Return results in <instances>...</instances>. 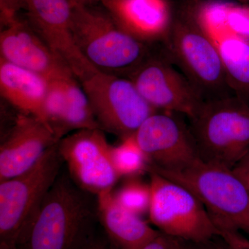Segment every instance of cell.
Listing matches in <instances>:
<instances>
[{
  "mask_svg": "<svg viewBox=\"0 0 249 249\" xmlns=\"http://www.w3.org/2000/svg\"><path fill=\"white\" fill-rule=\"evenodd\" d=\"M96 196L60 174L18 240V249H78L94 232Z\"/></svg>",
  "mask_w": 249,
  "mask_h": 249,
  "instance_id": "obj_1",
  "label": "cell"
},
{
  "mask_svg": "<svg viewBox=\"0 0 249 249\" xmlns=\"http://www.w3.org/2000/svg\"><path fill=\"white\" fill-rule=\"evenodd\" d=\"M72 31L88 61L99 71L116 76L127 78L154 52L150 45L121 29L104 7L93 4L73 5Z\"/></svg>",
  "mask_w": 249,
  "mask_h": 249,
  "instance_id": "obj_2",
  "label": "cell"
},
{
  "mask_svg": "<svg viewBox=\"0 0 249 249\" xmlns=\"http://www.w3.org/2000/svg\"><path fill=\"white\" fill-rule=\"evenodd\" d=\"M150 170L191 192L204 206L219 231H237L249 235L248 194L232 168L200 159L182 170Z\"/></svg>",
  "mask_w": 249,
  "mask_h": 249,
  "instance_id": "obj_3",
  "label": "cell"
},
{
  "mask_svg": "<svg viewBox=\"0 0 249 249\" xmlns=\"http://www.w3.org/2000/svg\"><path fill=\"white\" fill-rule=\"evenodd\" d=\"M165 53L200 93L204 101L232 96L214 40L196 19V14L173 18L161 42Z\"/></svg>",
  "mask_w": 249,
  "mask_h": 249,
  "instance_id": "obj_4",
  "label": "cell"
},
{
  "mask_svg": "<svg viewBox=\"0 0 249 249\" xmlns=\"http://www.w3.org/2000/svg\"><path fill=\"white\" fill-rule=\"evenodd\" d=\"M189 127L204 161L232 169L249 152V103L234 95L205 101Z\"/></svg>",
  "mask_w": 249,
  "mask_h": 249,
  "instance_id": "obj_5",
  "label": "cell"
},
{
  "mask_svg": "<svg viewBox=\"0 0 249 249\" xmlns=\"http://www.w3.org/2000/svg\"><path fill=\"white\" fill-rule=\"evenodd\" d=\"M58 143L27 171L0 181V249L16 248L23 230L60 175L64 161Z\"/></svg>",
  "mask_w": 249,
  "mask_h": 249,
  "instance_id": "obj_6",
  "label": "cell"
},
{
  "mask_svg": "<svg viewBox=\"0 0 249 249\" xmlns=\"http://www.w3.org/2000/svg\"><path fill=\"white\" fill-rule=\"evenodd\" d=\"M152 199L148 217L160 232L190 242L219 237V231L204 206L191 192L150 170Z\"/></svg>",
  "mask_w": 249,
  "mask_h": 249,
  "instance_id": "obj_7",
  "label": "cell"
},
{
  "mask_svg": "<svg viewBox=\"0 0 249 249\" xmlns=\"http://www.w3.org/2000/svg\"><path fill=\"white\" fill-rule=\"evenodd\" d=\"M100 128L120 137L134 135L157 112L125 77L98 71L80 82Z\"/></svg>",
  "mask_w": 249,
  "mask_h": 249,
  "instance_id": "obj_8",
  "label": "cell"
},
{
  "mask_svg": "<svg viewBox=\"0 0 249 249\" xmlns=\"http://www.w3.org/2000/svg\"><path fill=\"white\" fill-rule=\"evenodd\" d=\"M127 78L157 111L183 114L190 119L205 101L186 77L175 69L162 47Z\"/></svg>",
  "mask_w": 249,
  "mask_h": 249,
  "instance_id": "obj_9",
  "label": "cell"
},
{
  "mask_svg": "<svg viewBox=\"0 0 249 249\" xmlns=\"http://www.w3.org/2000/svg\"><path fill=\"white\" fill-rule=\"evenodd\" d=\"M69 175L82 189L98 196L113 191L121 179L110 156V144L101 129H83L58 142Z\"/></svg>",
  "mask_w": 249,
  "mask_h": 249,
  "instance_id": "obj_10",
  "label": "cell"
},
{
  "mask_svg": "<svg viewBox=\"0 0 249 249\" xmlns=\"http://www.w3.org/2000/svg\"><path fill=\"white\" fill-rule=\"evenodd\" d=\"M176 114L157 111L134 134L150 160V168L176 171L201 159L189 126Z\"/></svg>",
  "mask_w": 249,
  "mask_h": 249,
  "instance_id": "obj_11",
  "label": "cell"
},
{
  "mask_svg": "<svg viewBox=\"0 0 249 249\" xmlns=\"http://www.w3.org/2000/svg\"><path fill=\"white\" fill-rule=\"evenodd\" d=\"M27 20L54 53L83 81L99 71L80 52L72 31L70 0H24Z\"/></svg>",
  "mask_w": 249,
  "mask_h": 249,
  "instance_id": "obj_12",
  "label": "cell"
},
{
  "mask_svg": "<svg viewBox=\"0 0 249 249\" xmlns=\"http://www.w3.org/2000/svg\"><path fill=\"white\" fill-rule=\"evenodd\" d=\"M0 54V58L49 81L76 78L29 22L19 17L1 31Z\"/></svg>",
  "mask_w": 249,
  "mask_h": 249,
  "instance_id": "obj_13",
  "label": "cell"
},
{
  "mask_svg": "<svg viewBox=\"0 0 249 249\" xmlns=\"http://www.w3.org/2000/svg\"><path fill=\"white\" fill-rule=\"evenodd\" d=\"M57 142L52 131L42 121L19 113L0 146V181L30 169Z\"/></svg>",
  "mask_w": 249,
  "mask_h": 249,
  "instance_id": "obj_14",
  "label": "cell"
},
{
  "mask_svg": "<svg viewBox=\"0 0 249 249\" xmlns=\"http://www.w3.org/2000/svg\"><path fill=\"white\" fill-rule=\"evenodd\" d=\"M117 25L145 43H161L173 22L168 0H103L101 2Z\"/></svg>",
  "mask_w": 249,
  "mask_h": 249,
  "instance_id": "obj_15",
  "label": "cell"
},
{
  "mask_svg": "<svg viewBox=\"0 0 249 249\" xmlns=\"http://www.w3.org/2000/svg\"><path fill=\"white\" fill-rule=\"evenodd\" d=\"M97 219L107 239L116 249H141L159 235L140 216L116 202L112 191L96 196Z\"/></svg>",
  "mask_w": 249,
  "mask_h": 249,
  "instance_id": "obj_16",
  "label": "cell"
},
{
  "mask_svg": "<svg viewBox=\"0 0 249 249\" xmlns=\"http://www.w3.org/2000/svg\"><path fill=\"white\" fill-rule=\"evenodd\" d=\"M48 87L49 80L43 77L0 58L1 97L19 113L34 116L49 127L45 113Z\"/></svg>",
  "mask_w": 249,
  "mask_h": 249,
  "instance_id": "obj_17",
  "label": "cell"
},
{
  "mask_svg": "<svg viewBox=\"0 0 249 249\" xmlns=\"http://www.w3.org/2000/svg\"><path fill=\"white\" fill-rule=\"evenodd\" d=\"M229 89L249 103V38L227 34L214 41Z\"/></svg>",
  "mask_w": 249,
  "mask_h": 249,
  "instance_id": "obj_18",
  "label": "cell"
},
{
  "mask_svg": "<svg viewBox=\"0 0 249 249\" xmlns=\"http://www.w3.org/2000/svg\"><path fill=\"white\" fill-rule=\"evenodd\" d=\"M78 80L76 78L64 80L67 100L64 137L83 129H101L89 98Z\"/></svg>",
  "mask_w": 249,
  "mask_h": 249,
  "instance_id": "obj_19",
  "label": "cell"
},
{
  "mask_svg": "<svg viewBox=\"0 0 249 249\" xmlns=\"http://www.w3.org/2000/svg\"><path fill=\"white\" fill-rule=\"evenodd\" d=\"M110 156L121 178H139L144 173H148L150 160L136 142L134 135L123 139L119 145H111Z\"/></svg>",
  "mask_w": 249,
  "mask_h": 249,
  "instance_id": "obj_20",
  "label": "cell"
},
{
  "mask_svg": "<svg viewBox=\"0 0 249 249\" xmlns=\"http://www.w3.org/2000/svg\"><path fill=\"white\" fill-rule=\"evenodd\" d=\"M124 182L113 190L114 199L129 212L142 217L148 215L151 204L150 183L144 182L139 178H124Z\"/></svg>",
  "mask_w": 249,
  "mask_h": 249,
  "instance_id": "obj_21",
  "label": "cell"
},
{
  "mask_svg": "<svg viewBox=\"0 0 249 249\" xmlns=\"http://www.w3.org/2000/svg\"><path fill=\"white\" fill-rule=\"evenodd\" d=\"M64 80H49L45 103L47 124L58 142L64 137L67 113V100Z\"/></svg>",
  "mask_w": 249,
  "mask_h": 249,
  "instance_id": "obj_22",
  "label": "cell"
},
{
  "mask_svg": "<svg viewBox=\"0 0 249 249\" xmlns=\"http://www.w3.org/2000/svg\"><path fill=\"white\" fill-rule=\"evenodd\" d=\"M221 27L222 36L231 34L249 38V8L224 1Z\"/></svg>",
  "mask_w": 249,
  "mask_h": 249,
  "instance_id": "obj_23",
  "label": "cell"
},
{
  "mask_svg": "<svg viewBox=\"0 0 249 249\" xmlns=\"http://www.w3.org/2000/svg\"><path fill=\"white\" fill-rule=\"evenodd\" d=\"M24 9V0H0V22L4 28L18 18V12Z\"/></svg>",
  "mask_w": 249,
  "mask_h": 249,
  "instance_id": "obj_24",
  "label": "cell"
},
{
  "mask_svg": "<svg viewBox=\"0 0 249 249\" xmlns=\"http://www.w3.org/2000/svg\"><path fill=\"white\" fill-rule=\"evenodd\" d=\"M141 249H185L182 240L160 232Z\"/></svg>",
  "mask_w": 249,
  "mask_h": 249,
  "instance_id": "obj_25",
  "label": "cell"
},
{
  "mask_svg": "<svg viewBox=\"0 0 249 249\" xmlns=\"http://www.w3.org/2000/svg\"><path fill=\"white\" fill-rule=\"evenodd\" d=\"M219 237L230 249H249V240L237 231H220Z\"/></svg>",
  "mask_w": 249,
  "mask_h": 249,
  "instance_id": "obj_26",
  "label": "cell"
},
{
  "mask_svg": "<svg viewBox=\"0 0 249 249\" xmlns=\"http://www.w3.org/2000/svg\"><path fill=\"white\" fill-rule=\"evenodd\" d=\"M232 170L245 184L249 203V152L233 167Z\"/></svg>",
  "mask_w": 249,
  "mask_h": 249,
  "instance_id": "obj_27",
  "label": "cell"
},
{
  "mask_svg": "<svg viewBox=\"0 0 249 249\" xmlns=\"http://www.w3.org/2000/svg\"><path fill=\"white\" fill-rule=\"evenodd\" d=\"M78 249H116L111 246L110 242L106 239L98 236L94 232L87 239Z\"/></svg>",
  "mask_w": 249,
  "mask_h": 249,
  "instance_id": "obj_28",
  "label": "cell"
},
{
  "mask_svg": "<svg viewBox=\"0 0 249 249\" xmlns=\"http://www.w3.org/2000/svg\"><path fill=\"white\" fill-rule=\"evenodd\" d=\"M213 240L203 242H183L185 249H230L225 242H224V245H219L213 242Z\"/></svg>",
  "mask_w": 249,
  "mask_h": 249,
  "instance_id": "obj_29",
  "label": "cell"
},
{
  "mask_svg": "<svg viewBox=\"0 0 249 249\" xmlns=\"http://www.w3.org/2000/svg\"><path fill=\"white\" fill-rule=\"evenodd\" d=\"M72 5L83 4L89 5L94 4L98 2V0H70Z\"/></svg>",
  "mask_w": 249,
  "mask_h": 249,
  "instance_id": "obj_30",
  "label": "cell"
},
{
  "mask_svg": "<svg viewBox=\"0 0 249 249\" xmlns=\"http://www.w3.org/2000/svg\"><path fill=\"white\" fill-rule=\"evenodd\" d=\"M101 1H103V0H98V2H101Z\"/></svg>",
  "mask_w": 249,
  "mask_h": 249,
  "instance_id": "obj_31",
  "label": "cell"
},
{
  "mask_svg": "<svg viewBox=\"0 0 249 249\" xmlns=\"http://www.w3.org/2000/svg\"><path fill=\"white\" fill-rule=\"evenodd\" d=\"M18 249L17 248H14V249Z\"/></svg>",
  "mask_w": 249,
  "mask_h": 249,
  "instance_id": "obj_32",
  "label": "cell"
}]
</instances>
